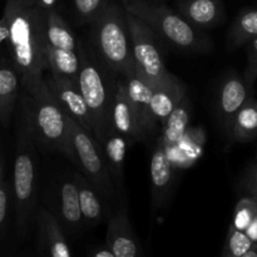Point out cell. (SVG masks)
<instances>
[{"instance_id": "obj_16", "label": "cell", "mask_w": 257, "mask_h": 257, "mask_svg": "<svg viewBox=\"0 0 257 257\" xmlns=\"http://www.w3.org/2000/svg\"><path fill=\"white\" fill-rule=\"evenodd\" d=\"M186 97V87L176 75L171 74L168 79L153 85L151 98V114L156 124L163 125L181 100Z\"/></svg>"}, {"instance_id": "obj_6", "label": "cell", "mask_w": 257, "mask_h": 257, "mask_svg": "<svg viewBox=\"0 0 257 257\" xmlns=\"http://www.w3.org/2000/svg\"><path fill=\"white\" fill-rule=\"evenodd\" d=\"M78 54L80 58L78 85L92 117L93 135L100 145L110 128L109 112L113 85L109 84L102 68L90 59L80 40L78 44Z\"/></svg>"}, {"instance_id": "obj_8", "label": "cell", "mask_w": 257, "mask_h": 257, "mask_svg": "<svg viewBox=\"0 0 257 257\" xmlns=\"http://www.w3.org/2000/svg\"><path fill=\"white\" fill-rule=\"evenodd\" d=\"M128 30L132 43V54L136 72L153 85L160 84L171 77L163 62L162 48L158 37L151 28L135 15L125 12Z\"/></svg>"}, {"instance_id": "obj_24", "label": "cell", "mask_w": 257, "mask_h": 257, "mask_svg": "<svg viewBox=\"0 0 257 257\" xmlns=\"http://www.w3.org/2000/svg\"><path fill=\"white\" fill-rule=\"evenodd\" d=\"M45 69L58 77L77 79L80 67V58L77 50L44 48Z\"/></svg>"}, {"instance_id": "obj_39", "label": "cell", "mask_w": 257, "mask_h": 257, "mask_svg": "<svg viewBox=\"0 0 257 257\" xmlns=\"http://www.w3.org/2000/svg\"><path fill=\"white\" fill-rule=\"evenodd\" d=\"M3 182V156H2V143H0V183Z\"/></svg>"}, {"instance_id": "obj_3", "label": "cell", "mask_w": 257, "mask_h": 257, "mask_svg": "<svg viewBox=\"0 0 257 257\" xmlns=\"http://www.w3.org/2000/svg\"><path fill=\"white\" fill-rule=\"evenodd\" d=\"M39 185V157L37 143L28 130L24 118L19 115L17 132V152L13 175L15 225L17 233L24 237L30 230L37 210V193Z\"/></svg>"}, {"instance_id": "obj_9", "label": "cell", "mask_w": 257, "mask_h": 257, "mask_svg": "<svg viewBox=\"0 0 257 257\" xmlns=\"http://www.w3.org/2000/svg\"><path fill=\"white\" fill-rule=\"evenodd\" d=\"M44 82L48 89L52 93L53 98L57 100L68 117L73 118L79 123L88 133L93 135V123L89 109L83 98L77 79L58 77V75L48 73L44 74ZM95 138V137H94Z\"/></svg>"}, {"instance_id": "obj_4", "label": "cell", "mask_w": 257, "mask_h": 257, "mask_svg": "<svg viewBox=\"0 0 257 257\" xmlns=\"http://www.w3.org/2000/svg\"><path fill=\"white\" fill-rule=\"evenodd\" d=\"M123 9L142 20L157 37L186 52L207 53L212 43L202 30L191 25L180 13L147 0H122Z\"/></svg>"}, {"instance_id": "obj_27", "label": "cell", "mask_w": 257, "mask_h": 257, "mask_svg": "<svg viewBox=\"0 0 257 257\" xmlns=\"http://www.w3.org/2000/svg\"><path fill=\"white\" fill-rule=\"evenodd\" d=\"M257 37V9L241 12L231 25L227 37V48L235 50L248 44Z\"/></svg>"}, {"instance_id": "obj_26", "label": "cell", "mask_w": 257, "mask_h": 257, "mask_svg": "<svg viewBox=\"0 0 257 257\" xmlns=\"http://www.w3.org/2000/svg\"><path fill=\"white\" fill-rule=\"evenodd\" d=\"M231 137L237 142H251L257 138V99L250 95L236 114Z\"/></svg>"}, {"instance_id": "obj_36", "label": "cell", "mask_w": 257, "mask_h": 257, "mask_svg": "<svg viewBox=\"0 0 257 257\" xmlns=\"http://www.w3.org/2000/svg\"><path fill=\"white\" fill-rule=\"evenodd\" d=\"M92 257H114V255H113L112 251L107 247V248H99V250H97L94 253H93Z\"/></svg>"}, {"instance_id": "obj_30", "label": "cell", "mask_w": 257, "mask_h": 257, "mask_svg": "<svg viewBox=\"0 0 257 257\" xmlns=\"http://www.w3.org/2000/svg\"><path fill=\"white\" fill-rule=\"evenodd\" d=\"M78 19L92 24L109 4L108 0H73Z\"/></svg>"}, {"instance_id": "obj_10", "label": "cell", "mask_w": 257, "mask_h": 257, "mask_svg": "<svg viewBox=\"0 0 257 257\" xmlns=\"http://www.w3.org/2000/svg\"><path fill=\"white\" fill-rule=\"evenodd\" d=\"M250 95H253V90L246 85L243 78L237 73L232 72L223 78L218 88L216 113L218 123L227 137H231L236 114Z\"/></svg>"}, {"instance_id": "obj_7", "label": "cell", "mask_w": 257, "mask_h": 257, "mask_svg": "<svg viewBox=\"0 0 257 257\" xmlns=\"http://www.w3.org/2000/svg\"><path fill=\"white\" fill-rule=\"evenodd\" d=\"M70 138L74 151V165L90 181L100 196L110 198L114 193V183L108 171L104 156L94 136L69 117Z\"/></svg>"}, {"instance_id": "obj_41", "label": "cell", "mask_w": 257, "mask_h": 257, "mask_svg": "<svg viewBox=\"0 0 257 257\" xmlns=\"http://www.w3.org/2000/svg\"><path fill=\"white\" fill-rule=\"evenodd\" d=\"M255 197H256V198H257V196H255Z\"/></svg>"}, {"instance_id": "obj_14", "label": "cell", "mask_w": 257, "mask_h": 257, "mask_svg": "<svg viewBox=\"0 0 257 257\" xmlns=\"http://www.w3.org/2000/svg\"><path fill=\"white\" fill-rule=\"evenodd\" d=\"M124 80L125 90L137 113L138 122L145 138H147L156 130V123L153 122L151 114V98H152L153 84L142 77L140 73L135 72L128 77H122Z\"/></svg>"}, {"instance_id": "obj_19", "label": "cell", "mask_w": 257, "mask_h": 257, "mask_svg": "<svg viewBox=\"0 0 257 257\" xmlns=\"http://www.w3.org/2000/svg\"><path fill=\"white\" fill-rule=\"evenodd\" d=\"M19 74L12 60L0 59V124L8 128L19 97Z\"/></svg>"}, {"instance_id": "obj_29", "label": "cell", "mask_w": 257, "mask_h": 257, "mask_svg": "<svg viewBox=\"0 0 257 257\" xmlns=\"http://www.w3.org/2000/svg\"><path fill=\"white\" fill-rule=\"evenodd\" d=\"M252 245L253 242L243 231L236 230L231 226L221 257H241L252 247Z\"/></svg>"}, {"instance_id": "obj_31", "label": "cell", "mask_w": 257, "mask_h": 257, "mask_svg": "<svg viewBox=\"0 0 257 257\" xmlns=\"http://www.w3.org/2000/svg\"><path fill=\"white\" fill-rule=\"evenodd\" d=\"M242 78L246 85L253 90V85L257 80V37L247 44V65Z\"/></svg>"}, {"instance_id": "obj_32", "label": "cell", "mask_w": 257, "mask_h": 257, "mask_svg": "<svg viewBox=\"0 0 257 257\" xmlns=\"http://www.w3.org/2000/svg\"><path fill=\"white\" fill-rule=\"evenodd\" d=\"M10 198H12V190H10L9 183L3 181L0 183V238H2L5 225H7Z\"/></svg>"}, {"instance_id": "obj_23", "label": "cell", "mask_w": 257, "mask_h": 257, "mask_svg": "<svg viewBox=\"0 0 257 257\" xmlns=\"http://www.w3.org/2000/svg\"><path fill=\"white\" fill-rule=\"evenodd\" d=\"M73 178L78 187L83 221L89 225H97L103 217V206L99 193L84 175H74Z\"/></svg>"}, {"instance_id": "obj_33", "label": "cell", "mask_w": 257, "mask_h": 257, "mask_svg": "<svg viewBox=\"0 0 257 257\" xmlns=\"http://www.w3.org/2000/svg\"><path fill=\"white\" fill-rule=\"evenodd\" d=\"M242 186L252 196H257V166H252L243 176Z\"/></svg>"}, {"instance_id": "obj_1", "label": "cell", "mask_w": 257, "mask_h": 257, "mask_svg": "<svg viewBox=\"0 0 257 257\" xmlns=\"http://www.w3.org/2000/svg\"><path fill=\"white\" fill-rule=\"evenodd\" d=\"M3 23L12 53V62L19 74L23 92L32 93L44 79L45 12L35 3L24 4L7 0Z\"/></svg>"}, {"instance_id": "obj_25", "label": "cell", "mask_w": 257, "mask_h": 257, "mask_svg": "<svg viewBox=\"0 0 257 257\" xmlns=\"http://www.w3.org/2000/svg\"><path fill=\"white\" fill-rule=\"evenodd\" d=\"M191 119V104L188 97L186 95L180 104L173 109L165 124L162 125V137L158 142L163 147L175 146L180 142L181 138L188 130V123Z\"/></svg>"}, {"instance_id": "obj_40", "label": "cell", "mask_w": 257, "mask_h": 257, "mask_svg": "<svg viewBox=\"0 0 257 257\" xmlns=\"http://www.w3.org/2000/svg\"><path fill=\"white\" fill-rule=\"evenodd\" d=\"M18 2L24 3V4H32V3H34V0H18Z\"/></svg>"}, {"instance_id": "obj_34", "label": "cell", "mask_w": 257, "mask_h": 257, "mask_svg": "<svg viewBox=\"0 0 257 257\" xmlns=\"http://www.w3.org/2000/svg\"><path fill=\"white\" fill-rule=\"evenodd\" d=\"M245 233L253 243H257V213L253 220L251 221L250 225H248V227L245 230Z\"/></svg>"}, {"instance_id": "obj_2", "label": "cell", "mask_w": 257, "mask_h": 257, "mask_svg": "<svg viewBox=\"0 0 257 257\" xmlns=\"http://www.w3.org/2000/svg\"><path fill=\"white\" fill-rule=\"evenodd\" d=\"M20 115L37 146L62 153L74 163L69 117L53 98L44 79L32 93L23 92Z\"/></svg>"}, {"instance_id": "obj_17", "label": "cell", "mask_w": 257, "mask_h": 257, "mask_svg": "<svg viewBox=\"0 0 257 257\" xmlns=\"http://www.w3.org/2000/svg\"><path fill=\"white\" fill-rule=\"evenodd\" d=\"M177 8L180 14L200 30L212 29L223 18L221 0H180Z\"/></svg>"}, {"instance_id": "obj_18", "label": "cell", "mask_w": 257, "mask_h": 257, "mask_svg": "<svg viewBox=\"0 0 257 257\" xmlns=\"http://www.w3.org/2000/svg\"><path fill=\"white\" fill-rule=\"evenodd\" d=\"M130 145V141L120 133L115 132L113 128L108 130V132L104 136V140L99 145L100 148H102L110 177H112L113 183L117 188H123L124 160Z\"/></svg>"}, {"instance_id": "obj_38", "label": "cell", "mask_w": 257, "mask_h": 257, "mask_svg": "<svg viewBox=\"0 0 257 257\" xmlns=\"http://www.w3.org/2000/svg\"><path fill=\"white\" fill-rule=\"evenodd\" d=\"M7 39V29H5V25L3 23V20L0 19V40Z\"/></svg>"}, {"instance_id": "obj_15", "label": "cell", "mask_w": 257, "mask_h": 257, "mask_svg": "<svg viewBox=\"0 0 257 257\" xmlns=\"http://www.w3.org/2000/svg\"><path fill=\"white\" fill-rule=\"evenodd\" d=\"M39 240L47 257H72L70 247L64 235V228L57 216L45 207L37 212Z\"/></svg>"}, {"instance_id": "obj_20", "label": "cell", "mask_w": 257, "mask_h": 257, "mask_svg": "<svg viewBox=\"0 0 257 257\" xmlns=\"http://www.w3.org/2000/svg\"><path fill=\"white\" fill-rule=\"evenodd\" d=\"M57 208L59 212V222L63 228L78 231L83 225L82 212L79 206V195L74 178H65L59 183L57 195Z\"/></svg>"}, {"instance_id": "obj_35", "label": "cell", "mask_w": 257, "mask_h": 257, "mask_svg": "<svg viewBox=\"0 0 257 257\" xmlns=\"http://www.w3.org/2000/svg\"><path fill=\"white\" fill-rule=\"evenodd\" d=\"M35 4L43 9L44 12H49V10H54L55 5H57V0H34Z\"/></svg>"}, {"instance_id": "obj_21", "label": "cell", "mask_w": 257, "mask_h": 257, "mask_svg": "<svg viewBox=\"0 0 257 257\" xmlns=\"http://www.w3.org/2000/svg\"><path fill=\"white\" fill-rule=\"evenodd\" d=\"M206 142V135L198 128H188L180 142L165 147L168 160L175 168H187L201 156Z\"/></svg>"}, {"instance_id": "obj_37", "label": "cell", "mask_w": 257, "mask_h": 257, "mask_svg": "<svg viewBox=\"0 0 257 257\" xmlns=\"http://www.w3.org/2000/svg\"><path fill=\"white\" fill-rule=\"evenodd\" d=\"M241 257H257V243H253L252 247Z\"/></svg>"}, {"instance_id": "obj_42", "label": "cell", "mask_w": 257, "mask_h": 257, "mask_svg": "<svg viewBox=\"0 0 257 257\" xmlns=\"http://www.w3.org/2000/svg\"><path fill=\"white\" fill-rule=\"evenodd\" d=\"M34 3H35V2H34Z\"/></svg>"}, {"instance_id": "obj_12", "label": "cell", "mask_w": 257, "mask_h": 257, "mask_svg": "<svg viewBox=\"0 0 257 257\" xmlns=\"http://www.w3.org/2000/svg\"><path fill=\"white\" fill-rule=\"evenodd\" d=\"M175 170L165 147L158 142L151 158V186H152V210L160 211L168 203L175 183Z\"/></svg>"}, {"instance_id": "obj_28", "label": "cell", "mask_w": 257, "mask_h": 257, "mask_svg": "<svg viewBox=\"0 0 257 257\" xmlns=\"http://www.w3.org/2000/svg\"><path fill=\"white\" fill-rule=\"evenodd\" d=\"M257 213V198L255 196L250 197H243L236 205L235 211H233V220L232 227L236 230H240L245 232L246 228L253 220Z\"/></svg>"}, {"instance_id": "obj_5", "label": "cell", "mask_w": 257, "mask_h": 257, "mask_svg": "<svg viewBox=\"0 0 257 257\" xmlns=\"http://www.w3.org/2000/svg\"><path fill=\"white\" fill-rule=\"evenodd\" d=\"M92 25L93 43L103 64L122 77L133 74L132 43L123 7L108 4Z\"/></svg>"}, {"instance_id": "obj_22", "label": "cell", "mask_w": 257, "mask_h": 257, "mask_svg": "<svg viewBox=\"0 0 257 257\" xmlns=\"http://www.w3.org/2000/svg\"><path fill=\"white\" fill-rule=\"evenodd\" d=\"M79 39L57 9L45 12L44 48L77 50Z\"/></svg>"}, {"instance_id": "obj_13", "label": "cell", "mask_w": 257, "mask_h": 257, "mask_svg": "<svg viewBox=\"0 0 257 257\" xmlns=\"http://www.w3.org/2000/svg\"><path fill=\"white\" fill-rule=\"evenodd\" d=\"M107 247L114 257H140L137 238L124 206L108 222Z\"/></svg>"}, {"instance_id": "obj_11", "label": "cell", "mask_w": 257, "mask_h": 257, "mask_svg": "<svg viewBox=\"0 0 257 257\" xmlns=\"http://www.w3.org/2000/svg\"><path fill=\"white\" fill-rule=\"evenodd\" d=\"M110 128L124 136L131 143L145 140L137 113L125 90L124 80L119 79L113 84L112 103H110Z\"/></svg>"}]
</instances>
